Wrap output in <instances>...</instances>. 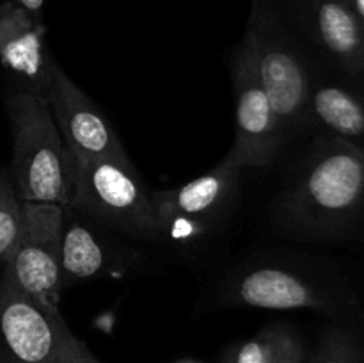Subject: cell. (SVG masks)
<instances>
[{
  "mask_svg": "<svg viewBox=\"0 0 364 363\" xmlns=\"http://www.w3.org/2000/svg\"><path fill=\"white\" fill-rule=\"evenodd\" d=\"M53 63L45 23L11 0H0V64L20 82V89L45 96Z\"/></svg>",
  "mask_w": 364,
  "mask_h": 363,
  "instance_id": "obj_11",
  "label": "cell"
},
{
  "mask_svg": "<svg viewBox=\"0 0 364 363\" xmlns=\"http://www.w3.org/2000/svg\"><path fill=\"white\" fill-rule=\"evenodd\" d=\"M308 363H318V362H316V358H315V356H313L311 359H308Z\"/></svg>",
  "mask_w": 364,
  "mask_h": 363,
  "instance_id": "obj_23",
  "label": "cell"
},
{
  "mask_svg": "<svg viewBox=\"0 0 364 363\" xmlns=\"http://www.w3.org/2000/svg\"><path fill=\"white\" fill-rule=\"evenodd\" d=\"M322 48L350 73L364 70V25L341 0H295Z\"/></svg>",
  "mask_w": 364,
  "mask_h": 363,
  "instance_id": "obj_13",
  "label": "cell"
},
{
  "mask_svg": "<svg viewBox=\"0 0 364 363\" xmlns=\"http://www.w3.org/2000/svg\"><path fill=\"white\" fill-rule=\"evenodd\" d=\"M361 319H363V324H364V312H361Z\"/></svg>",
  "mask_w": 364,
  "mask_h": 363,
  "instance_id": "obj_24",
  "label": "cell"
},
{
  "mask_svg": "<svg viewBox=\"0 0 364 363\" xmlns=\"http://www.w3.org/2000/svg\"><path fill=\"white\" fill-rule=\"evenodd\" d=\"M283 330V326L263 327L252 338L231 347L223 363H269Z\"/></svg>",
  "mask_w": 364,
  "mask_h": 363,
  "instance_id": "obj_16",
  "label": "cell"
},
{
  "mask_svg": "<svg viewBox=\"0 0 364 363\" xmlns=\"http://www.w3.org/2000/svg\"><path fill=\"white\" fill-rule=\"evenodd\" d=\"M11 2H14L18 7L27 11V13L31 14V16H34L36 20L43 21V7H45V0H11Z\"/></svg>",
  "mask_w": 364,
  "mask_h": 363,
  "instance_id": "obj_20",
  "label": "cell"
},
{
  "mask_svg": "<svg viewBox=\"0 0 364 363\" xmlns=\"http://www.w3.org/2000/svg\"><path fill=\"white\" fill-rule=\"evenodd\" d=\"M11 125V180L21 201L70 206L73 155L45 96L16 89L6 98Z\"/></svg>",
  "mask_w": 364,
  "mask_h": 363,
  "instance_id": "obj_2",
  "label": "cell"
},
{
  "mask_svg": "<svg viewBox=\"0 0 364 363\" xmlns=\"http://www.w3.org/2000/svg\"><path fill=\"white\" fill-rule=\"evenodd\" d=\"M348 9L354 13V16L364 25V0H341Z\"/></svg>",
  "mask_w": 364,
  "mask_h": 363,
  "instance_id": "obj_21",
  "label": "cell"
},
{
  "mask_svg": "<svg viewBox=\"0 0 364 363\" xmlns=\"http://www.w3.org/2000/svg\"><path fill=\"white\" fill-rule=\"evenodd\" d=\"M124 274L123 262L102 235L84 221L77 212L66 209L60 233V280L63 288L103 276Z\"/></svg>",
  "mask_w": 364,
  "mask_h": 363,
  "instance_id": "obj_12",
  "label": "cell"
},
{
  "mask_svg": "<svg viewBox=\"0 0 364 363\" xmlns=\"http://www.w3.org/2000/svg\"><path fill=\"white\" fill-rule=\"evenodd\" d=\"M60 363H102L77 337H71L63 352Z\"/></svg>",
  "mask_w": 364,
  "mask_h": 363,
  "instance_id": "obj_19",
  "label": "cell"
},
{
  "mask_svg": "<svg viewBox=\"0 0 364 363\" xmlns=\"http://www.w3.org/2000/svg\"><path fill=\"white\" fill-rule=\"evenodd\" d=\"M256 68L288 137L308 117L311 77L272 0H252L240 43Z\"/></svg>",
  "mask_w": 364,
  "mask_h": 363,
  "instance_id": "obj_4",
  "label": "cell"
},
{
  "mask_svg": "<svg viewBox=\"0 0 364 363\" xmlns=\"http://www.w3.org/2000/svg\"><path fill=\"white\" fill-rule=\"evenodd\" d=\"M308 117L333 137L364 148V98L336 84L311 88Z\"/></svg>",
  "mask_w": 364,
  "mask_h": 363,
  "instance_id": "obj_14",
  "label": "cell"
},
{
  "mask_svg": "<svg viewBox=\"0 0 364 363\" xmlns=\"http://www.w3.org/2000/svg\"><path fill=\"white\" fill-rule=\"evenodd\" d=\"M174 363H203V362H199V359H191V358H185V359H178V362H174Z\"/></svg>",
  "mask_w": 364,
  "mask_h": 363,
  "instance_id": "obj_22",
  "label": "cell"
},
{
  "mask_svg": "<svg viewBox=\"0 0 364 363\" xmlns=\"http://www.w3.org/2000/svg\"><path fill=\"white\" fill-rule=\"evenodd\" d=\"M66 209L139 241H162L151 194L132 162L73 155V189Z\"/></svg>",
  "mask_w": 364,
  "mask_h": 363,
  "instance_id": "obj_3",
  "label": "cell"
},
{
  "mask_svg": "<svg viewBox=\"0 0 364 363\" xmlns=\"http://www.w3.org/2000/svg\"><path fill=\"white\" fill-rule=\"evenodd\" d=\"M242 167L230 152L213 169L183 185L151 194L162 241H196L235 198Z\"/></svg>",
  "mask_w": 364,
  "mask_h": 363,
  "instance_id": "obj_6",
  "label": "cell"
},
{
  "mask_svg": "<svg viewBox=\"0 0 364 363\" xmlns=\"http://www.w3.org/2000/svg\"><path fill=\"white\" fill-rule=\"evenodd\" d=\"M23 231V201L13 180L0 169V265L13 255Z\"/></svg>",
  "mask_w": 364,
  "mask_h": 363,
  "instance_id": "obj_15",
  "label": "cell"
},
{
  "mask_svg": "<svg viewBox=\"0 0 364 363\" xmlns=\"http://www.w3.org/2000/svg\"><path fill=\"white\" fill-rule=\"evenodd\" d=\"M226 305L256 310L338 312L340 299L304 274L287 267H252L228 280L220 295Z\"/></svg>",
  "mask_w": 364,
  "mask_h": 363,
  "instance_id": "obj_10",
  "label": "cell"
},
{
  "mask_svg": "<svg viewBox=\"0 0 364 363\" xmlns=\"http://www.w3.org/2000/svg\"><path fill=\"white\" fill-rule=\"evenodd\" d=\"M45 98L71 155L130 162L123 142L96 103L53 63Z\"/></svg>",
  "mask_w": 364,
  "mask_h": 363,
  "instance_id": "obj_9",
  "label": "cell"
},
{
  "mask_svg": "<svg viewBox=\"0 0 364 363\" xmlns=\"http://www.w3.org/2000/svg\"><path fill=\"white\" fill-rule=\"evenodd\" d=\"M281 226L306 237H329L364 216V148L341 139L318 141L283 192Z\"/></svg>",
  "mask_w": 364,
  "mask_h": 363,
  "instance_id": "obj_1",
  "label": "cell"
},
{
  "mask_svg": "<svg viewBox=\"0 0 364 363\" xmlns=\"http://www.w3.org/2000/svg\"><path fill=\"white\" fill-rule=\"evenodd\" d=\"M233 85L237 132L230 153L242 169L270 166L290 137L267 96L251 57L242 46L235 57Z\"/></svg>",
  "mask_w": 364,
  "mask_h": 363,
  "instance_id": "obj_8",
  "label": "cell"
},
{
  "mask_svg": "<svg viewBox=\"0 0 364 363\" xmlns=\"http://www.w3.org/2000/svg\"><path fill=\"white\" fill-rule=\"evenodd\" d=\"M66 206L23 201V231L2 267L11 287L48 310H59L60 233Z\"/></svg>",
  "mask_w": 364,
  "mask_h": 363,
  "instance_id": "obj_5",
  "label": "cell"
},
{
  "mask_svg": "<svg viewBox=\"0 0 364 363\" xmlns=\"http://www.w3.org/2000/svg\"><path fill=\"white\" fill-rule=\"evenodd\" d=\"M315 358L318 363H364V351L350 333L333 330L322 338Z\"/></svg>",
  "mask_w": 364,
  "mask_h": 363,
  "instance_id": "obj_17",
  "label": "cell"
},
{
  "mask_svg": "<svg viewBox=\"0 0 364 363\" xmlns=\"http://www.w3.org/2000/svg\"><path fill=\"white\" fill-rule=\"evenodd\" d=\"M269 363H308L304 345L290 330L284 327L270 354Z\"/></svg>",
  "mask_w": 364,
  "mask_h": 363,
  "instance_id": "obj_18",
  "label": "cell"
},
{
  "mask_svg": "<svg viewBox=\"0 0 364 363\" xmlns=\"http://www.w3.org/2000/svg\"><path fill=\"white\" fill-rule=\"evenodd\" d=\"M71 337L59 310L32 301L0 273V363H60Z\"/></svg>",
  "mask_w": 364,
  "mask_h": 363,
  "instance_id": "obj_7",
  "label": "cell"
}]
</instances>
